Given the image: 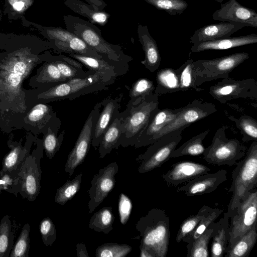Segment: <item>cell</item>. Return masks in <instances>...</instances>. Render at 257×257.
I'll use <instances>...</instances> for the list:
<instances>
[{
    "label": "cell",
    "mask_w": 257,
    "mask_h": 257,
    "mask_svg": "<svg viewBox=\"0 0 257 257\" xmlns=\"http://www.w3.org/2000/svg\"><path fill=\"white\" fill-rule=\"evenodd\" d=\"M51 56L18 52L0 59V128L3 131L9 132L25 127L28 106L23 83L38 65L48 61Z\"/></svg>",
    "instance_id": "cell-1"
},
{
    "label": "cell",
    "mask_w": 257,
    "mask_h": 257,
    "mask_svg": "<svg viewBox=\"0 0 257 257\" xmlns=\"http://www.w3.org/2000/svg\"><path fill=\"white\" fill-rule=\"evenodd\" d=\"M63 20L67 30L82 40L104 60L127 73L128 63L133 59L124 53L120 45L107 42L102 37L101 30L89 21L72 15L64 16Z\"/></svg>",
    "instance_id": "cell-2"
},
{
    "label": "cell",
    "mask_w": 257,
    "mask_h": 257,
    "mask_svg": "<svg viewBox=\"0 0 257 257\" xmlns=\"http://www.w3.org/2000/svg\"><path fill=\"white\" fill-rule=\"evenodd\" d=\"M116 77L101 71L87 76L73 78L45 90H39L35 98L43 102L68 99L107 89L115 83Z\"/></svg>",
    "instance_id": "cell-3"
},
{
    "label": "cell",
    "mask_w": 257,
    "mask_h": 257,
    "mask_svg": "<svg viewBox=\"0 0 257 257\" xmlns=\"http://www.w3.org/2000/svg\"><path fill=\"white\" fill-rule=\"evenodd\" d=\"M136 229L141 237L140 246L151 250L155 257L167 255L170 241V219L165 211L153 208L138 221Z\"/></svg>",
    "instance_id": "cell-4"
},
{
    "label": "cell",
    "mask_w": 257,
    "mask_h": 257,
    "mask_svg": "<svg viewBox=\"0 0 257 257\" xmlns=\"http://www.w3.org/2000/svg\"><path fill=\"white\" fill-rule=\"evenodd\" d=\"M159 96L153 94L141 102L133 104L128 102L125 109L119 112L124 133L117 144L118 148L134 146L150 119L159 109Z\"/></svg>",
    "instance_id": "cell-5"
},
{
    "label": "cell",
    "mask_w": 257,
    "mask_h": 257,
    "mask_svg": "<svg viewBox=\"0 0 257 257\" xmlns=\"http://www.w3.org/2000/svg\"><path fill=\"white\" fill-rule=\"evenodd\" d=\"M232 173L228 191L232 193L226 213L230 218L239 202L257 184V141H253L244 157L236 164Z\"/></svg>",
    "instance_id": "cell-6"
},
{
    "label": "cell",
    "mask_w": 257,
    "mask_h": 257,
    "mask_svg": "<svg viewBox=\"0 0 257 257\" xmlns=\"http://www.w3.org/2000/svg\"><path fill=\"white\" fill-rule=\"evenodd\" d=\"M226 127L219 128L211 144L205 149L204 160L208 164L217 166H233L246 154L247 148L236 139H228Z\"/></svg>",
    "instance_id": "cell-7"
},
{
    "label": "cell",
    "mask_w": 257,
    "mask_h": 257,
    "mask_svg": "<svg viewBox=\"0 0 257 257\" xmlns=\"http://www.w3.org/2000/svg\"><path fill=\"white\" fill-rule=\"evenodd\" d=\"M249 58L246 52H239L220 58L193 61L196 85L225 78L240 64Z\"/></svg>",
    "instance_id": "cell-8"
},
{
    "label": "cell",
    "mask_w": 257,
    "mask_h": 257,
    "mask_svg": "<svg viewBox=\"0 0 257 257\" xmlns=\"http://www.w3.org/2000/svg\"><path fill=\"white\" fill-rule=\"evenodd\" d=\"M180 128L171 132L149 145L147 150L138 156L136 161L140 163L138 171L146 173L161 167L170 159V155L182 140Z\"/></svg>",
    "instance_id": "cell-9"
},
{
    "label": "cell",
    "mask_w": 257,
    "mask_h": 257,
    "mask_svg": "<svg viewBox=\"0 0 257 257\" xmlns=\"http://www.w3.org/2000/svg\"><path fill=\"white\" fill-rule=\"evenodd\" d=\"M257 191L248 192L239 202L230 217V239L227 247L256 224Z\"/></svg>",
    "instance_id": "cell-10"
},
{
    "label": "cell",
    "mask_w": 257,
    "mask_h": 257,
    "mask_svg": "<svg viewBox=\"0 0 257 257\" xmlns=\"http://www.w3.org/2000/svg\"><path fill=\"white\" fill-rule=\"evenodd\" d=\"M37 144L36 148L26 158L19 172L21 185L19 193L30 201L36 200L41 189L40 161L44 150L42 140L38 141Z\"/></svg>",
    "instance_id": "cell-11"
},
{
    "label": "cell",
    "mask_w": 257,
    "mask_h": 257,
    "mask_svg": "<svg viewBox=\"0 0 257 257\" xmlns=\"http://www.w3.org/2000/svg\"><path fill=\"white\" fill-rule=\"evenodd\" d=\"M101 108V102H98L90 111L72 150L69 153L65 165V172L71 177L75 169L84 161L92 138V132Z\"/></svg>",
    "instance_id": "cell-12"
},
{
    "label": "cell",
    "mask_w": 257,
    "mask_h": 257,
    "mask_svg": "<svg viewBox=\"0 0 257 257\" xmlns=\"http://www.w3.org/2000/svg\"><path fill=\"white\" fill-rule=\"evenodd\" d=\"M210 95L220 103L232 99H257V82L252 78L235 80L229 77L211 86Z\"/></svg>",
    "instance_id": "cell-13"
},
{
    "label": "cell",
    "mask_w": 257,
    "mask_h": 257,
    "mask_svg": "<svg viewBox=\"0 0 257 257\" xmlns=\"http://www.w3.org/2000/svg\"><path fill=\"white\" fill-rule=\"evenodd\" d=\"M217 111L213 103L195 99L182 107L179 114L171 122L165 126L155 137L153 143L165 135L180 128L185 129L191 124L202 119Z\"/></svg>",
    "instance_id": "cell-14"
},
{
    "label": "cell",
    "mask_w": 257,
    "mask_h": 257,
    "mask_svg": "<svg viewBox=\"0 0 257 257\" xmlns=\"http://www.w3.org/2000/svg\"><path fill=\"white\" fill-rule=\"evenodd\" d=\"M118 171V165L113 162L100 169L93 176L91 186L87 191L90 198L88 204L89 213L93 212L113 189L115 183V176Z\"/></svg>",
    "instance_id": "cell-15"
},
{
    "label": "cell",
    "mask_w": 257,
    "mask_h": 257,
    "mask_svg": "<svg viewBox=\"0 0 257 257\" xmlns=\"http://www.w3.org/2000/svg\"><path fill=\"white\" fill-rule=\"evenodd\" d=\"M45 33L47 37L54 43L57 52L59 54L74 53L102 58L82 40L66 29L61 27H49L46 29Z\"/></svg>",
    "instance_id": "cell-16"
},
{
    "label": "cell",
    "mask_w": 257,
    "mask_h": 257,
    "mask_svg": "<svg viewBox=\"0 0 257 257\" xmlns=\"http://www.w3.org/2000/svg\"><path fill=\"white\" fill-rule=\"evenodd\" d=\"M213 19L227 22L244 27L257 28V13L250 8L243 6L236 0H228L212 15Z\"/></svg>",
    "instance_id": "cell-17"
},
{
    "label": "cell",
    "mask_w": 257,
    "mask_h": 257,
    "mask_svg": "<svg viewBox=\"0 0 257 257\" xmlns=\"http://www.w3.org/2000/svg\"><path fill=\"white\" fill-rule=\"evenodd\" d=\"M210 171L209 168L202 164L182 161L173 164L162 176L167 185L173 187L185 184Z\"/></svg>",
    "instance_id": "cell-18"
},
{
    "label": "cell",
    "mask_w": 257,
    "mask_h": 257,
    "mask_svg": "<svg viewBox=\"0 0 257 257\" xmlns=\"http://www.w3.org/2000/svg\"><path fill=\"white\" fill-rule=\"evenodd\" d=\"M226 174L225 170L205 173L183 184L177 188L176 191L183 192L190 197L210 193L226 180Z\"/></svg>",
    "instance_id": "cell-19"
},
{
    "label": "cell",
    "mask_w": 257,
    "mask_h": 257,
    "mask_svg": "<svg viewBox=\"0 0 257 257\" xmlns=\"http://www.w3.org/2000/svg\"><path fill=\"white\" fill-rule=\"evenodd\" d=\"M122 95L115 98L108 97L102 100L101 107L92 132L91 145L96 150L108 127L119 113Z\"/></svg>",
    "instance_id": "cell-20"
},
{
    "label": "cell",
    "mask_w": 257,
    "mask_h": 257,
    "mask_svg": "<svg viewBox=\"0 0 257 257\" xmlns=\"http://www.w3.org/2000/svg\"><path fill=\"white\" fill-rule=\"evenodd\" d=\"M181 110L182 107L177 109L159 108L150 119L134 146L139 148L152 144L155 137L162 128L174 119Z\"/></svg>",
    "instance_id": "cell-21"
},
{
    "label": "cell",
    "mask_w": 257,
    "mask_h": 257,
    "mask_svg": "<svg viewBox=\"0 0 257 257\" xmlns=\"http://www.w3.org/2000/svg\"><path fill=\"white\" fill-rule=\"evenodd\" d=\"M243 27V25L227 22L206 25L195 31L190 37V43L194 44L229 38Z\"/></svg>",
    "instance_id": "cell-22"
},
{
    "label": "cell",
    "mask_w": 257,
    "mask_h": 257,
    "mask_svg": "<svg viewBox=\"0 0 257 257\" xmlns=\"http://www.w3.org/2000/svg\"><path fill=\"white\" fill-rule=\"evenodd\" d=\"M137 33L145 53V58L141 63L150 72H154L158 69L161 61L157 43L150 35L147 25L138 24Z\"/></svg>",
    "instance_id": "cell-23"
},
{
    "label": "cell",
    "mask_w": 257,
    "mask_h": 257,
    "mask_svg": "<svg viewBox=\"0 0 257 257\" xmlns=\"http://www.w3.org/2000/svg\"><path fill=\"white\" fill-rule=\"evenodd\" d=\"M256 43L257 35L251 34L194 44L191 48V51L197 53L209 50H223Z\"/></svg>",
    "instance_id": "cell-24"
},
{
    "label": "cell",
    "mask_w": 257,
    "mask_h": 257,
    "mask_svg": "<svg viewBox=\"0 0 257 257\" xmlns=\"http://www.w3.org/2000/svg\"><path fill=\"white\" fill-rule=\"evenodd\" d=\"M61 123V120L55 112L43 132V146L46 156L49 159H52L59 150L64 139L65 131H62L58 135Z\"/></svg>",
    "instance_id": "cell-25"
},
{
    "label": "cell",
    "mask_w": 257,
    "mask_h": 257,
    "mask_svg": "<svg viewBox=\"0 0 257 257\" xmlns=\"http://www.w3.org/2000/svg\"><path fill=\"white\" fill-rule=\"evenodd\" d=\"M229 217L226 212L217 222H214L210 256L222 257L226 253L230 239Z\"/></svg>",
    "instance_id": "cell-26"
},
{
    "label": "cell",
    "mask_w": 257,
    "mask_h": 257,
    "mask_svg": "<svg viewBox=\"0 0 257 257\" xmlns=\"http://www.w3.org/2000/svg\"><path fill=\"white\" fill-rule=\"evenodd\" d=\"M68 80L60 72L56 66L51 61L45 62L38 69L37 74L30 82L40 90H45Z\"/></svg>",
    "instance_id": "cell-27"
},
{
    "label": "cell",
    "mask_w": 257,
    "mask_h": 257,
    "mask_svg": "<svg viewBox=\"0 0 257 257\" xmlns=\"http://www.w3.org/2000/svg\"><path fill=\"white\" fill-rule=\"evenodd\" d=\"M51 105L39 103L28 111L24 119L25 126L34 127V134L43 133L46 125L55 114Z\"/></svg>",
    "instance_id": "cell-28"
},
{
    "label": "cell",
    "mask_w": 257,
    "mask_h": 257,
    "mask_svg": "<svg viewBox=\"0 0 257 257\" xmlns=\"http://www.w3.org/2000/svg\"><path fill=\"white\" fill-rule=\"evenodd\" d=\"M48 61L52 62L61 74L68 80L87 76L95 71L83 70V65L77 60L64 55H52Z\"/></svg>",
    "instance_id": "cell-29"
},
{
    "label": "cell",
    "mask_w": 257,
    "mask_h": 257,
    "mask_svg": "<svg viewBox=\"0 0 257 257\" xmlns=\"http://www.w3.org/2000/svg\"><path fill=\"white\" fill-rule=\"evenodd\" d=\"M124 133L122 121L118 114L104 133L99 144L98 153L100 158L110 154L113 149L118 148V142Z\"/></svg>",
    "instance_id": "cell-30"
},
{
    "label": "cell",
    "mask_w": 257,
    "mask_h": 257,
    "mask_svg": "<svg viewBox=\"0 0 257 257\" xmlns=\"http://www.w3.org/2000/svg\"><path fill=\"white\" fill-rule=\"evenodd\" d=\"M64 4L74 12L86 17L93 24L103 26L110 17L104 10H100L80 0H65Z\"/></svg>",
    "instance_id": "cell-31"
},
{
    "label": "cell",
    "mask_w": 257,
    "mask_h": 257,
    "mask_svg": "<svg viewBox=\"0 0 257 257\" xmlns=\"http://www.w3.org/2000/svg\"><path fill=\"white\" fill-rule=\"evenodd\" d=\"M9 146L11 150L3 159L1 170L4 171L20 170L30 154L31 142H27L24 147L22 146L21 142L11 143Z\"/></svg>",
    "instance_id": "cell-32"
},
{
    "label": "cell",
    "mask_w": 257,
    "mask_h": 257,
    "mask_svg": "<svg viewBox=\"0 0 257 257\" xmlns=\"http://www.w3.org/2000/svg\"><path fill=\"white\" fill-rule=\"evenodd\" d=\"M67 54L71 58L80 62L89 70L95 72H104L116 77L125 74L122 70L102 58H98L74 53H70Z\"/></svg>",
    "instance_id": "cell-33"
},
{
    "label": "cell",
    "mask_w": 257,
    "mask_h": 257,
    "mask_svg": "<svg viewBox=\"0 0 257 257\" xmlns=\"http://www.w3.org/2000/svg\"><path fill=\"white\" fill-rule=\"evenodd\" d=\"M156 82L154 93L158 96L180 91L179 78L176 69L166 68L159 70L156 75Z\"/></svg>",
    "instance_id": "cell-34"
},
{
    "label": "cell",
    "mask_w": 257,
    "mask_h": 257,
    "mask_svg": "<svg viewBox=\"0 0 257 257\" xmlns=\"http://www.w3.org/2000/svg\"><path fill=\"white\" fill-rule=\"evenodd\" d=\"M256 224L227 247L225 257H248L257 240Z\"/></svg>",
    "instance_id": "cell-35"
},
{
    "label": "cell",
    "mask_w": 257,
    "mask_h": 257,
    "mask_svg": "<svg viewBox=\"0 0 257 257\" xmlns=\"http://www.w3.org/2000/svg\"><path fill=\"white\" fill-rule=\"evenodd\" d=\"M209 132V129H206L176 148L171 154L170 158L203 155L205 149L203 142Z\"/></svg>",
    "instance_id": "cell-36"
},
{
    "label": "cell",
    "mask_w": 257,
    "mask_h": 257,
    "mask_svg": "<svg viewBox=\"0 0 257 257\" xmlns=\"http://www.w3.org/2000/svg\"><path fill=\"white\" fill-rule=\"evenodd\" d=\"M114 219L112 207H104L94 213L88 225L90 229L96 232L108 234L113 228Z\"/></svg>",
    "instance_id": "cell-37"
},
{
    "label": "cell",
    "mask_w": 257,
    "mask_h": 257,
    "mask_svg": "<svg viewBox=\"0 0 257 257\" xmlns=\"http://www.w3.org/2000/svg\"><path fill=\"white\" fill-rule=\"evenodd\" d=\"M228 119L233 121L242 136L243 142L257 141V121L249 115H242L239 118L233 115L228 116Z\"/></svg>",
    "instance_id": "cell-38"
},
{
    "label": "cell",
    "mask_w": 257,
    "mask_h": 257,
    "mask_svg": "<svg viewBox=\"0 0 257 257\" xmlns=\"http://www.w3.org/2000/svg\"><path fill=\"white\" fill-rule=\"evenodd\" d=\"M193 61L190 57L183 64L176 69L179 78L180 91L190 89L200 91L202 90L197 87L196 85Z\"/></svg>",
    "instance_id": "cell-39"
},
{
    "label": "cell",
    "mask_w": 257,
    "mask_h": 257,
    "mask_svg": "<svg viewBox=\"0 0 257 257\" xmlns=\"http://www.w3.org/2000/svg\"><path fill=\"white\" fill-rule=\"evenodd\" d=\"M155 86L154 82L147 78H141L136 81L132 85L129 92L130 100L128 102L138 104L152 95Z\"/></svg>",
    "instance_id": "cell-40"
},
{
    "label": "cell",
    "mask_w": 257,
    "mask_h": 257,
    "mask_svg": "<svg viewBox=\"0 0 257 257\" xmlns=\"http://www.w3.org/2000/svg\"><path fill=\"white\" fill-rule=\"evenodd\" d=\"M82 173H80L72 180L67 181L56 190L54 197L56 203L65 205L79 191L82 182Z\"/></svg>",
    "instance_id": "cell-41"
},
{
    "label": "cell",
    "mask_w": 257,
    "mask_h": 257,
    "mask_svg": "<svg viewBox=\"0 0 257 257\" xmlns=\"http://www.w3.org/2000/svg\"><path fill=\"white\" fill-rule=\"evenodd\" d=\"M212 208L207 205L203 206L195 215L186 218L181 223L177 232L176 241L179 243L196 227L199 222L206 216Z\"/></svg>",
    "instance_id": "cell-42"
},
{
    "label": "cell",
    "mask_w": 257,
    "mask_h": 257,
    "mask_svg": "<svg viewBox=\"0 0 257 257\" xmlns=\"http://www.w3.org/2000/svg\"><path fill=\"white\" fill-rule=\"evenodd\" d=\"M214 222L193 241L187 251V257L209 256L208 244L212 237Z\"/></svg>",
    "instance_id": "cell-43"
},
{
    "label": "cell",
    "mask_w": 257,
    "mask_h": 257,
    "mask_svg": "<svg viewBox=\"0 0 257 257\" xmlns=\"http://www.w3.org/2000/svg\"><path fill=\"white\" fill-rule=\"evenodd\" d=\"M14 239L11 220L9 215H5L0 222V257H9Z\"/></svg>",
    "instance_id": "cell-44"
},
{
    "label": "cell",
    "mask_w": 257,
    "mask_h": 257,
    "mask_svg": "<svg viewBox=\"0 0 257 257\" xmlns=\"http://www.w3.org/2000/svg\"><path fill=\"white\" fill-rule=\"evenodd\" d=\"M222 212L223 210L221 209L212 208V210L199 222L194 229L183 238L182 241L187 243V250L190 248L193 241L215 221Z\"/></svg>",
    "instance_id": "cell-45"
},
{
    "label": "cell",
    "mask_w": 257,
    "mask_h": 257,
    "mask_svg": "<svg viewBox=\"0 0 257 257\" xmlns=\"http://www.w3.org/2000/svg\"><path fill=\"white\" fill-rule=\"evenodd\" d=\"M132 250L126 244L105 243L99 246L95 250L96 257H124Z\"/></svg>",
    "instance_id": "cell-46"
},
{
    "label": "cell",
    "mask_w": 257,
    "mask_h": 257,
    "mask_svg": "<svg viewBox=\"0 0 257 257\" xmlns=\"http://www.w3.org/2000/svg\"><path fill=\"white\" fill-rule=\"evenodd\" d=\"M19 171L0 170V193L3 191H6L16 197L18 196L21 188Z\"/></svg>",
    "instance_id": "cell-47"
},
{
    "label": "cell",
    "mask_w": 257,
    "mask_h": 257,
    "mask_svg": "<svg viewBox=\"0 0 257 257\" xmlns=\"http://www.w3.org/2000/svg\"><path fill=\"white\" fill-rule=\"evenodd\" d=\"M158 10L164 11L171 16L181 15L188 7L184 0H144Z\"/></svg>",
    "instance_id": "cell-48"
},
{
    "label": "cell",
    "mask_w": 257,
    "mask_h": 257,
    "mask_svg": "<svg viewBox=\"0 0 257 257\" xmlns=\"http://www.w3.org/2000/svg\"><path fill=\"white\" fill-rule=\"evenodd\" d=\"M30 225L25 224L11 250L9 257H28L30 249Z\"/></svg>",
    "instance_id": "cell-49"
},
{
    "label": "cell",
    "mask_w": 257,
    "mask_h": 257,
    "mask_svg": "<svg viewBox=\"0 0 257 257\" xmlns=\"http://www.w3.org/2000/svg\"><path fill=\"white\" fill-rule=\"evenodd\" d=\"M42 241L46 246H51L56 239V229L52 220L49 217L43 218L39 226Z\"/></svg>",
    "instance_id": "cell-50"
},
{
    "label": "cell",
    "mask_w": 257,
    "mask_h": 257,
    "mask_svg": "<svg viewBox=\"0 0 257 257\" xmlns=\"http://www.w3.org/2000/svg\"><path fill=\"white\" fill-rule=\"evenodd\" d=\"M118 210L120 222L124 225L127 223L132 212V202L130 198L123 193H121L119 196Z\"/></svg>",
    "instance_id": "cell-51"
},
{
    "label": "cell",
    "mask_w": 257,
    "mask_h": 257,
    "mask_svg": "<svg viewBox=\"0 0 257 257\" xmlns=\"http://www.w3.org/2000/svg\"><path fill=\"white\" fill-rule=\"evenodd\" d=\"M76 254L78 257L89 256L86 246L84 243L77 244Z\"/></svg>",
    "instance_id": "cell-52"
},
{
    "label": "cell",
    "mask_w": 257,
    "mask_h": 257,
    "mask_svg": "<svg viewBox=\"0 0 257 257\" xmlns=\"http://www.w3.org/2000/svg\"><path fill=\"white\" fill-rule=\"evenodd\" d=\"M88 4L100 10H104L107 4L103 0H85Z\"/></svg>",
    "instance_id": "cell-53"
},
{
    "label": "cell",
    "mask_w": 257,
    "mask_h": 257,
    "mask_svg": "<svg viewBox=\"0 0 257 257\" xmlns=\"http://www.w3.org/2000/svg\"><path fill=\"white\" fill-rule=\"evenodd\" d=\"M10 3L13 5L14 9L17 11H21L25 6V3L22 0H16Z\"/></svg>",
    "instance_id": "cell-54"
},
{
    "label": "cell",
    "mask_w": 257,
    "mask_h": 257,
    "mask_svg": "<svg viewBox=\"0 0 257 257\" xmlns=\"http://www.w3.org/2000/svg\"><path fill=\"white\" fill-rule=\"evenodd\" d=\"M141 257H155L154 254L148 248L140 246Z\"/></svg>",
    "instance_id": "cell-55"
}]
</instances>
